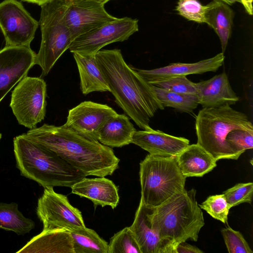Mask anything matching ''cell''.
Here are the masks:
<instances>
[{"instance_id": "1", "label": "cell", "mask_w": 253, "mask_h": 253, "mask_svg": "<svg viewBox=\"0 0 253 253\" xmlns=\"http://www.w3.org/2000/svg\"><path fill=\"white\" fill-rule=\"evenodd\" d=\"M95 56L118 105L139 128H152L151 119L159 110L165 108L152 84L127 64L120 49L100 50Z\"/></svg>"}, {"instance_id": "2", "label": "cell", "mask_w": 253, "mask_h": 253, "mask_svg": "<svg viewBox=\"0 0 253 253\" xmlns=\"http://www.w3.org/2000/svg\"><path fill=\"white\" fill-rule=\"evenodd\" d=\"M26 134L86 176L111 175L118 168L120 160L112 148L85 138L64 125L44 124L30 129Z\"/></svg>"}, {"instance_id": "3", "label": "cell", "mask_w": 253, "mask_h": 253, "mask_svg": "<svg viewBox=\"0 0 253 253\" xmlns=\"http://www.w3.org/2000/svg\"><path fill=\"white\" fill-rule=\"evenodd\" d=\"M16 167L21 175L44 188L71 187L86 176L26 133L13 140Z\"/></svg>"}, {"instance_id": "4", "label": "cell", "mask_w": 253, "mask_h": 253, "mask_svg": "<svg viewBox=\"0 0 253 253\" xmlns=\"http://www.w3.org/2000/svg\"><path fill=\"white\" fill-rule=\"evenodd\" d=\"M196 191L185 189L155 207L151 214L153 227L164 239L176 246L190 239L196 242L205 224L196 199Z\"/></svg>"}, {"instance_id": "5", "label": "cell", "mask_w": 253, "mask_h": 253, "mask_svg": "<svg viewBox=\"0 0 253 253\" xmlns=\"http://www.w3.org/2000/svg\"><path fill=\"white\" fill-rule=\"evenodd\" d=\"M197 144L216 161L237 160L241 155L227 143L226 137L234 129L253 131L252 123L244 113L229 105L203 108L196 117Z\"/></svg>"}, {"instance_id": "6", "label": "cell", "mask_w": 253, "mask_h": 253, "mask_svg": "<svg viewBox=\"0 0 253 253\" xmlns=\"http://www.w3.org/2000/svg\"><path fill=\"white\" fill-rule=\"evenodd\" d=\"M140 200L157 207L185 189L186 177L181 172L176 157L148 154L140 163Z\"/></svg>"}, {"instance_id": "7", "label": "cell", "mask_w": 253, "mask_h": 253, "mask_svg": "<svg viewBox=\"0 0 253 253\" xmlns=\"http://www.w3.org/2000/svg\"><path fill=\"white\" fill-rule=\"evenodd\" d=\"M68 1L51 0L41 6L39 23L42 40L35 64L41 67L42 77L48 75L73 41L64 17Z\"/></svg>"}, {"instance_id": "8", "label": "cell", "mask_w": 253, "mask_h": 253, "mask_svg": "<svg viewBox=\"0 0 253 253\" xmlns=\"http://www.w3.org/2000/svg\"><path fill=\"white\" fill-rule=\"evenodd\" d=\"M46 84L41 78L25 76L12 92L10 106L19 124L30 129L44 118Z\"/></svg>"}, {"instance_id": "9", "label": "cell", "mask_w": 253, "mask_h": 253, "mask_svg": "<svg viewBox=\"0 0 253 253\" xmlns=\"http://www.w3.org/2000/svg\"><path fill=\"white\" fill-rule=\"evenodd\" d=\"M138 30V20L130 17L117 18L75 38L69 49L72 53L94 55L104 46L127 40Z\"/></svg>"}, {"instance_id": "10", "label": "cell", "mask_w": 253, "mask_h": 253, "mask_svg": "<svg viewBox=\"0 0 253 253\" xmlns=\"http://www.w3.org/2000/svg\"><path fill=\"white\" fill-rule=\"evenodd\" d=\"M43 229L61 228L70 231L85 226L81 212L72 206L66 196L44 188L36 209Z\"/></svg>"}, {"instance_id": "11", "label": "cell", "mask_w": 253, "mask_h": 253, "mask_svg": "<svg viewBox=\"0 0 253 253\" xmlns=\"http://www.w3.org/2000/svg\"><path fill=\"white\" fill-rule=\"evenodd\" d=\"M39 25L19 1L0 3V29L5 46H30Z\"/></svg>"}, {"instance_id": "12", "label": "cell", "mask_w": 253, "mask_h": 253, "mask_svg": "<svg viewBox=\"0 0 253 253\" xmlns=\"http://www.w3.org/2000/svg\"><path fill=\"white\" fill-rule=\"evenodd\" d=\"M64 17L73 41L117 18L107 12L104 4L91 0H68Z\"/></svg>"}, {"instance_id": "13", "label": "cell", "mask_w": 253, "mask_h": 253, "mask_svg": "<svg viewBox=\"0 0 253 253\" xmlns=\"http://www.w3.org/2000/svg\"><path fill=\"white\" fill-rule=\"evenodd\" d=\"M117 114L107 105L85 101L69 111L63 125L85 138L98 141L103 125Z\"/></svg>"}, {"instance_id": "14", "label": "cell", "mask_w": 253, "mask_h": 253, "mask_svg": "<svg viewBox=\"0 0 253 253\" xmlns=\"http://www.w3.org/2000/svg\"><path fill=\"white\" fill-rule=\"evenodd\" d=\"M30 46H5L0 50V102L35 65Z\"/></svg>"}, {"instance_id": "15", "label": "cell", "mask_w": 253, "mask_h": 253, "mask_svg": "<svg viewBox=\"0 0 253 253\" xmlns=\"http://www.w3.org/2000/svg\"><path fill=\"white\" fill-rule=\"evenodd\" d=\"M154 207L144 205L141 200L134 219L129 226L141 253H176V247L162 238L153 227L151 214Z\"/></svg>"}, {"instance_id": "16", "label": "cell", "mask_w": 253, "mask_h": 253, "mask_svg": "<svg viewBox=\"0 0 253 253\" xmlns=\"http://www.w3.org/2000/svg\"><path fill=\"white\" fill-rule=\"evenodd\" d=\"M131 143L151 155L176 157L189 145V140L184 137L172 136L151 128L136 130Z\"/></svg>"}, {"instance_id": "17", "label": "cell", "mask_w": 253, "mask_h": 253, "mask_svg": "<svg viewBox=\"0 0 253 253\" xmlns=\"http://www.w3.org/2000/svg\"><path fill=\"white\" fill-rule=\"evenodd\" d=\"M224 58V53L221 52L214 57L194 63H171L154 69H135L148 83H151L172 77L216 72L223 64Z\"/></svg>"}, {"instance_id": "18", "label": "cell", "mask_w": 253, "mask_h": 253, "mask_svg": "<svg viewBox=\"0 0 253 253\" xmlns=\"http://www.w3.org/2000/svg\"><path fill=\"white\" fill-rule=\"evenodd\" d=\"M72 193L87 198L95 207L110 206L115 209L119 202L118 189L114 182L104 177L84 178L71 187Z\"/></svg>"}, {"instance_id": "19", "label": "cell", "mask_w": 253, "mask_h": 253, "mask_svg": "<svg viewBox=\"0 0 253 253\" xmlns=\"http://www.w3.org/2000/svg\"><path fill=\"white\" fill-rule=\"evenodd\" d=\"M199 104L203 108L235 104L239 97L232 89L225 72L196 83Z\"/></svg>"}, {"instance_id": "20", "label": "cell", "mask_w": 253, "mask_h": 253, "mask_svg": "<svg viewBox=\"0 0 253 253\" xmlns=\"http://www.w3.org/2000/svg\"><path fill=\"white\" fill-rule=\"evenodd\" d=\"M16 253H74L72 237L66 229L42 230Z\"/></svg>"}, {"instance_id": "21", "label": "cell", "mask_w": 253, "mask_h": 253, "mask_svg": "<svg viewBox=\"0 0 253 253\" xmlns=\"http://www.w3.org/2000/svg\"><path fill=\"white\" fill-rule=\"evenodd\" d=\"M176 161L182 173L188 177H202L216 166V161L197 144L189 145L177 156Z\"/></svg>"}, {"instance_id": "22", "label": "cell", "mask_w": 253, "mask_h": 253, "mask_svg": "<svg viewBox=\"0 0 253 253\" xmlns=\"http://www.w3.org/2000/svg\"><path fill=\"white\" fill-rule=\"evenodd\" d=\"M136 130L127 115L118 114L103 125L98 141L109 147H122L131 143Z\"/></svg>"}, {"instance_id": "23", "label": "cell", "mask_w": 253, "mask_h": 253, "mask_svg": "<svg viewBox=\"0 0 253 253\" xmlns=\"http://www.w3.org/2000/svg\"><path fill=\"white\" fill-rule=\"evenodd\" d=\"M78 69L80 88L84 95L95 91H110L94 55L72 53Z\"/></svg>"}, {"instance_id": "24", "label": "cell", "mask_w": 253, "mask_h": 253, "mask_svg": "<svg viewBox=\"0 0 253 253\" xmlns=\"http://www.w3.org/2000/svg\"><path fill=\"white\" fill-rule=\"evenodd\" d=\"M207 5L206 23L218 36L224 53L231 33L234 12L229 5L218 0H213Z\"/></svg>"}, {"instance_id": "25", "label": "cell", "mask_w": 253, "mask_h": 253, "mask_svg": "<svg viewBox=\"0 0 253 253\" xmlns=\"http://www.w3.org/2000/svg\"><path fill=\"white\" fill-rule=\"evenodd\" d=\"M35 227L32 219L25 217L15 203H0V228L18 235L29 233Z\"/></svg>"}, {"instance_id": "26", "label": "cell", "mask_w": 253, "mask_h": 253, "mask_svg": "<svg viewBox=\"0 0 253 253\" xmlns=\"http://www.w3.org/2000/svg\"><path fill=\"white\" fill-rule=\"evenodd\" d=\"M74 253H108V244L93 230L85 226L69 231Z\"/></svg>"}, {"instance_id": "27", "label": "cell", "mask_w": 253, "mask_h": 253, "mask_svg": "<svg viewBox=\"0 0 253 253\" xmlns=\"http://www.w3.org/2000/svg\"><path fill=\"white\" fill-rule=\"evenodd\" d=\"M152 85L164 107H171L181 112L192 113L199 105L197 94L176 93Z\"/></svg>"}, {"instance_id": "28", "label": "cell", "mask_w": 253, "mask_h": 253, "mask_svg": "<svg viewBox=\"0 0 253 253\" xmlns=\"http://www.w3.org/2000/svg\"><path fill=\"white\" fill-rule=\"evenodd\" d=\"M108 253H141L129 227L124 228L111 237Z\"/></svg>"}, {"instance_id": "29", "label": "cell", "mask_w": 253, "mask_h": 253, "mask_svg": "<svg viewBox=\"0 0 253 253\" xmlns=\"http://www.w3.org/2000/svg\"><path fill=\"white\" fill-rule=\"evenodd\" d=\"M199 206L213 218L227 223L231 208L223 194L210 196Z\"/></svg>"}, {"instance_id": "30", "label": "cell", "mask_w": 253, "mask_h": 253, "mask_svg": "<svg viewBox=\"0 0 253 253\" xmlns=\"http://www.w3.org/2000/svg\"><path fill=\"white\" fill-rule=\"evenodd\" d=\"M149 84L176 93L197 95L196 83L189 80L186 76L170 77Z\"/></svg>"}, {"instance_id": "31", "label": "cell", "mask_w": 253, "mask_h": 253, "mask_svg": "<svg viewBox=\"0 0 253 253\" xmlns=\"http://www.w3.org/2000/svg\"><path fill=\"white\" fill-rule=\"evenodd\" d=\"M207 8V5H203L198 0H179L176 10L179 15L188 20L206 23Z\"/></svg>"}, {"instance_id": "32", "label": "cell", "mask_w": 253, "mask_h": 253, "mask_svg": "<svg viewBox=\"0 0 253 253\" xmlns=\"http://www.w3.org/2000/svg\"><path fill=\"white\" fill-rule=\"evenodd\" d=\"M231 208L243 203H251L253 194V183H238L223 193Z\"/></svg>"}, {"instance_id": "33", "label": "cell", "mask_w": 253, "mask_h": 253, "mask_svg": "<svg viewBox=\"0 0 253 253\" xmlns=\"http://www.w3.org/2000/svg\"><path fill=\"white\" fill-rule=\"evenodd\" d=\"M228 252L229 253H253L242 234L228 227L221 230Z\"/></svg>"}, {"instance_id": "34", "label": "cell", "mask_w": 253, "mask_h": 253, "mask_svg": "<svg viewBox=\"0 0 253 253\" xmlns=\"http://www.w3.org/2000/svg\"><path fill=\"white\" fill-rule=\"evenodd\" d=\"M229 145L237 153L242 154L253 147V131L234 129L226 137Z\"/></svg>"}, {"instance_id": "35", "label": "cell", "mask_w": 253, "mask_h": 253, "mask_svg": "<svg viewBox=\"0 0 253 253\" xmlns=\"http://www.w3.org/2000/svg\"><path fill=\"white\" fill-rule=\"evenodd\" d=\"M204 252L196 246H192L186 242L179 243L176 247V253H202Z\"/></svg>"}, {"instance_id": "36", "label": "cell", "mask_w": 253, "mask_h": 253, "mask_svg": "<svg viewBox=\"0 0 253 253\" xmlns=\"http://www.w3.org/2000/svg\"><path fill=\"white\" fill-rule=\"evenodd\" d=\"M241 4L244 6L247 12L250 14H253V0H241Z\"/></svg>"}, {"instance_id": "37", "label": "cell", "mask_w": 253, "mask_h": 253, "mask_svg": "<svg viewBox=\"0 0 253 253\" xmlns=\"http://www.w3.org/2000/svg\"><path fill=\"white\" fill-rule=\"evenodd\" d=\"M22 1L35 3L38 5L42 6L51 0H21Z\"/></svg>"}, {"instance_id": "38", "label": "cell", "mask_w": 253, "mask_h": 253, "mask_svg": "<svg viewBox=\"0 0 253 253\" xmlns=\"http://www.w3.org/2000/svg\"><path fill=\"white\" fill-rule=\"evenodd\" d=\"M221 1L228 5H231L235 2H240L241 3V0H218Z\"/></svg>"}, {"instance_id": "39", "label": "cell", "mask_w": 253, "mask_h": 253, "mask_svg": "<svg viewBox=\"0 0 253 253\" xmlns=\"http://www.w3.org/2000/svg\"><path fill=\"white\" fill-rule=\"evenodd\" d=\"M95 1H96L97 2L103 4H105L106 3H107L108 1L111 0H91Z\"/></svg>"}, {"instance_id": "40", "label": "cell", "mask_w": 253, "mask_h": 253, "mask_svg": "<svg viewBox=\"0 0 253 253\" xmlns=\"http://www.w3.org/2000/svg\"><path fill=\"white\" fill-rule=\"evenodd\" d=\"M1 138V134L0 133V140Z\"/></svg>"}]
</instances>
